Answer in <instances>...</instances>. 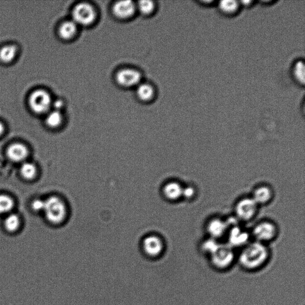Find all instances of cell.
Here are the masks:
<instances>
[{
    "label": "cell",
    "instance_id": "obj_1",
    "mask_svg": "<svg viewBox=\"0 0 305 305\" xmlns=\"http://www.w3.org/2000/svg\"><path fill=\"white\" fill-rule=\"evenodd\" d=\"M270 250L267 244L254 241L241 249L238 260L241 268L249 271L262 268L268 262Z\"/></svg>",
    "mask_w": 305,
    "mask_h": 305
},
{
    "label": "cell",
    "instance_id": "obj_2",
    "mask_svg": "<svg viewBox=\"0 0 305 305\" xmlns=\"http://www.w3.org/2000/svg\"><path fill=\"white\" fill-rule=\"evenodd\" d=\"M43 211L47 220L54 225L63 224L68 216V205L64 200L57 196H50L45 200Z\"/></svg>",
    "mask_w": 305,
    "mask_h": 305
},
{
    "label": "cell",
    "instance_id": "obj_3",
    "mask_svg": "<svg viewBox=\"0 0 305 305\" xmlns=\"http://www.w3.org/2000/svg\"><path fill=\"white\" fill-rule=\"evenodd\" d=\"M236 257V254L233 248L228 244H221L209 256V259L213 268L218 271H225L233 265Z\"/></svg>",
    "mask_w": 305,
    "mask_h": 305
},
{
    "label": "cell",
    "instance_id": "obj_4",
    "mask_svg": "<svg viewBox=\"0 0 305 305\" xmlns=\"http://www.w3.org/2000/svg\"><path fill=\"white\" fill-rule=\"evenodd\" d=\"M279 234V228L274 222L263 221L257 223L252 228L251 237L257 242L267 244L276 239Z\"/></svg>",
    "mask_w": 305,
    "mask_h": 305
},
{
    "label": "cell",
    "instance_id": "obj_5",
    "mask_svg": "<svg viewBox=\"0 0 305 305\" xmlns=\"http://www.w3.org/2000/svg\"><path fill=\"white\" fill-rule=\"evenodd\" d=\"M259 206L250 198L240 199L235 205V215L237 220L244 222H250L256 217Z\"/></svg>",
    "mask_w": 305,
    "mask_h": 305
},
{
    "label": "cell",
    "instance_id": "obj_6",
    "mask_svg": "<svg viewBox=\"0 0 305 305\" xmlns=\"http://www.w3.org/2000/svg\"><path fill=\"white\" fill-rule=\"evenodd\" d=\"M142 250L144 255L148 258H160L165 252L164 241L158 235H148L143 238Z\"/></svg>",
    "mask_w": 305,
    "mask_h": 305
},
{
    "label": "cell",
    "instance_id": "obj_7",
    "mask_svg": "<svg viewBox=\"0 0 305 305\" xmlns=\"http://www.w3.org/2000/svg\"><path fill=\"white\" fill-rule=\"evenodd\" d=\"M50 95L45 90H37L32 93L29 97V104L32 110L36 113H45L52 106Z\"/></svg>",
    "mask_w": 305,
    "mask_h": 305
},
{
    "label": "cell",
    "instance_id": "obj_8",
    "mask_svg": "<svg viewBox=\"0 0 305 305\" xmlns=\"http://www.w3.org/2000/svg\"><path fill=\"white\" fill-rule=\"evenodd\" d=\"M95 10L93 6L88 3H82L76 5L73 10L72 17L75 23L77 25H91L95 19Z\"/></svg>",
    "mask_w": 305,
    "mask_h": 305
},
{
    "label": "cell",
    "instance_id": "obj_9",
    "mask_svg": "<svg viewBox=\"0 0 305 305\" xmlns=\"http://www.w3.org/2000/svg\"><path fill=\"white\" fill-rule=\"evenodd\" d=\"M228 245L233 249L241 248L250 242V233L236 224L231 225L227 235Z\"/></svg>",
    "mask_w": 305,
    "mask_h": 305
},
{
    "label": "cell",
    "instance_id": "obj_10",
    "mask_svg": "<svg viewBox=\"0 0 305 305\" xmlns=\"http://www.w3.org/2000/svg\"><path fill=\"white\" fill-rule=\"evenodd\" d=\"M230 227L229 222L221 218L215 217L208 222L206 230L209 238L219 241L224 236H227Z\"/></svg>",
    "mask_w": 305,
    "mask_h": 305
},
{
    "label": "cell",
    "instance_id": "obj_11",
    "mask_svg": "<svg viewBox=\"0 0 305 305\" xmlns=\"http://www.w3.org/2000/svg\"><path fill=\"white\" fill-rule=\"evenodd\" d=\"M116 79L117 83L122 87H131L139 83L141 75L136 70L126 68L117 73Z\"/></svg>",
    "mask_w": 305,
    "mask_h": 305
},
{
    "label": "cell",
    "instance_id": "obj_12",
    "mask_svg": "<svg viewBox=\"0 0 305 305\" xmlns=\"http://www.w3.org/2000/svg\"><path fill=\"white\" fill-rule=\"evenodd\" d=\"M274 197V191L271 187L261 185L257 187L253 190L251 196L259 206L268 205L272 202Z\"/></svg>",
    "mask_w": 305,
    "mask_h": 305
},
{
    "label": "cell",
    "instance_id": "obj_13",
    "mask_svg": "<svg viewBox=\"0 0 305 305\" xmlns=\"http://www.w3.org/2000/svg\"><path fill=\"white\" fill-rule=\"evenodd\" d=\"M222 15L227 18H234L241 12V6L239 1L236 0H222L218 1L216 6Z\"/></svg>",
    "mask_w": 305,
    "mask_h": 305
},
{
    "label": "cell",
    "instance_id": "obj_14",
    "mask_svg": "<svg viewBox=\"0 0 305 305\" xmlns=\"http://www.w3.org/2000/svg\"><path fill=\"white\" fill-rule=\"evenodd\" d=\"M184 187L176 181H171L165 184L162 189L165 198L171 202H177L183 198Z\"/></svg>",
    "mask_w": 305,
    "mask_h": 305
},
{
    "label": "cell",
    "instance_id": "obj_15",
    "mask_svg": "<svg viewBox=\"0 0 305 305\" xmlns=\"http://www.w3.org/2000/svg\"><path fill=\"white\" fill-rule=\"evenodd\" d=\"M135 11V6L131 1H121L115 3L113 6V12L117 18L122 19H128L133 14Z\"/></svg>",
    "mask_w": 305,
    "mask_h": 305
},
{
    "label": "cell",
    "instance_id": "obj_16",
    "mask_svg": "<svg viewBox=\"0 0 305 305\" xmlns=\"http://www.w3.org/2000/svg\"><path fill=\"white\" fill-rule=\"evenodd\" d=\"M28 154L26 146L19 142L10 145L7 150L8 158L11 161L16 162H22L26 160Z\"/></svg>",
    "mask_w": 305,
    "mask_h": 305
},
{
    "label": "cell",
    "instance_id": "obj_17",
    "mask_svg": "<svg viewBox=\"0 0 305 305\" xmlns=\"http://www.w3.org/2000/svg\"><path fill=\"white\" fill-rule=\"evenodd\" d=\"M292 78L297 85L303 87L304 85L305 67L304 61L302 59L294 60L290 68Z\"/></svg>",
    "mask_w": 305,
    "mask_h": 305
},
{
    "label": "cell",
    "instance_id": "obj_18",
    "mask_svg": "<svg viewBox=\"0 0 305 305\" xmlns=\"http://www.w3.org/2000/svg\"><path fill=\"white\" fill-rule=\"evenodd\" d=\"M77 25L74 21H66L61 25L59 30L60 37L63 40H70L75 36Z\"/></svg>",
    "mask_w": 305,
    "mask_h": 305
},
{
    "label": "cell",
    "instance_id": "obj_19",
    "mask_svg": "<svg viewBox=\"0 0 305 305\" xmlns=\"http://www.w3.org/2000/svg\"><path fill=\"white\" fill-rule=\"evenodd\" d=\"M17 55V48L14 45L6 46L0 49V60L3 63H11Z\"/></svg>",
    "mask_w": 305,
    "mask_h": 305
},
{
    "label": "cell",
    "instance_id": "obj_20",
    "mask_svg": "<svg viewBox=\"0 0 305 305\" xmlns=\"http://www.w3.org/2000/svg\"><path fill=\"white\" fill-rule=\"evenodd\" d=\"M221 244L220 243H219V241L209 237L200 244V250L205 255L209 257L218 249Z\"/></svg>",
    "mask_w": 305,
    "mask_h": 305
},
{
    "label": "cell",
    "instance_id": "obj_21",
    "mask_svg": "<svg viewBox=\"0 0 305 305\" xmlns=\"http://www.w3.org/2000/svg\"><path fill=\"white\" fill-rule=\"evenodd\" d=\"M63 121L62 114L58 110H53L46 117V124L50 128H56L61 125Z\"/></svg>",
    "mask_w": 305,
    "mask_h": 305
},
{
    "label": "cell",
    "instance_id": "obj_22",
    "mask_svg": "<svg viewBox=\"0 0 305 305\" xmlns=\"http://www.w3.org/2000/svg\"><path fill=\"white\" fill-rule=\"evenodd\" d=\"M37 173V168L30 162H25L21 168V174L25 179L31 180L36 177Z\"/></svg>",
    "mask_w": 305,
    "mask_h": 305
},
{
    "label": "cell",
    "instance_id": "obj_23",
    "mask_svg": "<svg viewBox=\"0 0 305 305\" xmlns=\"http://www.w3.org/2000/svg\"><path fill=\"white\" fill-rule=\"evenodd\" d=\"M136 93L141 100L148 101L150 100L154 95V90L150 85L142 84L138 86Z\"/></svg>",
    "mask_w": 305,
    "mask_h": 305
},
{
    "label": "cell",
    "instance_id": "obj_24",
    "mask_svg": "<svg viewBox=\"0 0 305 305\" xmlns=\"http://www.w3.org/2000/svg\"><path fill=\"white\" fill-rule=\"evenodd\" d=\"M20 223V219L17 214H11L5 219V227L6 230L12 233L18 230Z\"/></svg>",
    "mask_w": 305,
    "mask_h": 305
},
{
    "label": "cell",
    "instance_id": "obj_25",
    "mask_svg": "<svg viewBox=\"0 0 305 305\" xmlns=\"http://www.w3.org/2000/svg\"><path fill=\"white\" fill-rule=\"evenodd\" d=\"M14 207V201L11 197L0 195V214H7Z\"/></svg>",
    "mask_w": 305,
    "mask_h": 305
},
{
    "label": "cell",
    "instance_id": "obj_26",
    "mask_svg": "<svg viewBox=\"0 0 305 305\" xmlns=\"http://www.w3.org/2000/svg\"><path fill=\"white\" fill-rule=\"evenodd\" d=\"M155 5L154 2L149 0H144L138 3L139 11L142 15H149L154 11Z\"/></svg>",
    "mask_w": 305,
    "mask_h": 305
},
{
    "label": "cell",
    "instance_id": "obj_27",
    "mask_svg": "<svg viewBox=\"0 0 305 305\" xmlns=\"http://www.w3.org/2000/svg\"><path fill=\"white\" fill-rule=\"evenodd\" d=\"M196 196V190L195 187L193 186H187L184 187L183 198L192 200L195 199Z\"/></svg>",
    "mask_w": 305,
    "mask_h": 305
},
{
    "label": "cell",
    "instance_id": "obj_28",
    "mask_svg": "<svg viewBox=\"0 0 305 305\" xmlns=\"http://www.w3.org/2000/svg\"><path fill=\"white\" fill-rule=\"evenodd\" d=\"M44 205H45V200L43 201V200L41 199H37L35 200L33 203H32V208H33L35 211H43Z\"/></svg>",
    "mask_w": 305,
    "mask_h": 305
},
{
    "label": "cell",
    "instance_id": "obj_29",
    "mask_svg": "<svg viewBox=\"0 0 305 305\" xmlns=\"http://www.w3.org/2000/svg\"><path fill=\"white\" fill-rule=\"evenodd\" d=\"M196 3L202 7L211 8L217 6L218 1H215V0H197Z\"/></svg>",
    "mask_w": 305,
    "mask_h": 305
},
{
    "label": "cell",
    "instance_id": "obj_30",
    "mask_svg": "<svg viewBox=\"0 0 305 305\" xmlns=\"http://www.w3.org/2000/svg\"><path fill=\"white\" fill-rule=\"evenodd\" d=\"M239 2L242 9H250L253 7L257 3V2L255 0H241Z\"/></svg>",
    "mask_w": 305,
    "mask_h": 305
},
{
    "label": "cell",
    "instance_id": "obj_31",
    "mask_svg": "<svg viewBox=\"0 0 305 305\" xmlns=\"http://www.w3.org/2000/svg\"><path fill=\"white\" fill-rule=\"evenodd\" d=\"M52 106L55 108V110L59 111L63 106V101L60 100H57L52 103Z\"/></svg>",
    "mask_w": 305,
    "mask_h": 305
},
{
    "label": "cell",
    "instance_id": "obj_32",
    "mask_svg": "<svg viewBox=\"0 0 305 305\" xmlns=\"http://www.w3.org/2000/svg\"><path fill=\"white\" fill-rule=\"evenodd\" d=\"M257 3L263 6H268L275 4V3H276V1H275V0H261V1H258Z\"/></svg>",
    "mask_w": 305,
    "mask_h": 305
},
{
    "label": "cell",
    "instance_id": "obj_33",
    "mask_svg": "<svg viewBox=\"0 0 305 305\" xmlns=\"http://www.w3.org/2000/svg\"><path fill=\"white\" fill-rule=\"evenodd\" d=\"M5 131V126L2 122H0V136H1Z\"/></svg>",
    "mask_w": 305,
    "mask_h": 305
}]
</instances>
